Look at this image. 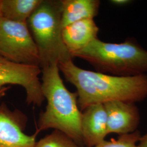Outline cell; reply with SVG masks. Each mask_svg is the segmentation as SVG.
I'll return each instance as SVG.
<instances>
[{"label": "cell", "instance_id": "6da1fadb", "mask_svg": "<svg viewBox=\"0 0 147 147\" xmlns=\"http://www.w3.org/2000/svg\"><path fill=\"white\" fill-rule=\"evenodd\" d=\"M58 68L77 89L78 103L82 111L89 106L112 101L136 103L147 98V75L121 77L84 70L73 60L58 64Z\"/></svg>", "mask_w": 147, "mask_h": 147}, {"label": "cell", "instance_id": "7a4b0ae2", "mask_svg": "<svg viewBox=\"0 0 147 147\" xmlns=\"http://www.w3.org/2000/svg\"><path fill=\"white\" fill-rule=\"evenodd\" d=\"M41 70L42 90L47 105L45 110L40 114L36 132L53 129L67 135L80 147L84 146L82 111L79 109L76 92H71L66 88L59 75L57 64Z\"/></svg>", "mask_w": 147, "mask_h": 147}, {"label": "cell", "instance_id": "3957f363", "mask_svg": "<svg viewBox=\"0 0 147 147\" xmlns=\"http://www.w3.org/2000/svg\"><path fill=\"white\" fill-rule=\"evenodd\" d=\"M72 57L84 60L101 73L121 77L147 75V50L134 38L120 43L97 38Z\"/></svg>", "mask_w": 147, "mask_h": 147}, {"label": "cell", "instance_id": "277c9868", "mask_svg": "<svg viewBox=\"0 0 147 147\" xmlns=\"http://www.w3.org/2000/svg\"><path fill=\"white\" fill-rule=\"evenodd\" d=\"M61 11V0H42L27 21L41 69L73 59L63 42Z\"/></svg>", "mask_w": 147, "mask_h": 147}, {"label": "cell", "instance_id": "5b68a950", "mask_svg": "<svg viewBox=\"0 0 147 147\" xmlns=\"http://www.w3.org/2000/svg\"><path fill=\"white\" fill-rule=\"evenodd\" d=\"M0 56L15 63L40 66L37 47L27 22L0 16Z\"/></svg>", "mask_w": 147, "mask_h": 147}, {"label": "cell", "instance_id": "8992f818", "mask_svg": "<svg viewBox=\"0 0 147 147\" xmlns=\"http://www.w3.org/2000/svg\"><path fill=\"white\" fill-rule=\"evenodd\" d=\"M40 73L38 66L15 63L0 56V93L5 94L9 88L5 87L7 84L21 86L26 93L27 103L40 106L45 100L39 78Z\"/></svg>", "mask_w": 147, "mask_h": 147}, {"label": "cell", "instance_id": "52a82bcc", "mask_svg": "<svg viewBox=\"0 0 147 147\" xmlns=\"http://www.w3.org/2000/svg\"><path fill=\"white\" fill-rule=\"evenodd\" d=\"M27 117L19 110H11L5 102L0 105V147H36V132L27 135L24 130Z\"/></svg>", "mask_w": 147, "mask_h": 147}, {"label": "cell", "instance_id": "ba28073f", "mask_svg": "<svg viewBox=\"0 0 147 147\" xmlns=\"http://www.w3.org/2000/svg\"><path fill=\"white\" fill-rule=\"evenodd\" d=\"M104 105L107 114L108 135L116 134L121 136L138 130L141 117L135 103L112 101Z\"/></svg>", "mask_w": 147, "mask_h": 147}, {"label": "cell", "instance_id": "9c48e42d", "mask_svg": "<svg viewBox=\"0 0 147 147\" xmlns=\"http://www.w3.org/2000/svg\"><path fill=\"white\" fill-rule=\"evenodd\" d=\"M81 132L84 144L93 147L108 135L107 114L104 104L90 105L82 111Z\"/></svg>", "mask_w": 147, "mask_h": 147}, {"label": "cell", "instance_id": "30bf717a", "mask_svg": "<svg viewBox=\"0 0 147 147\" xmlns=\"http://www.w3.org/2000/svg\"><path fill=\"white\" fill-rule=\"evenodd\" d=\"M99 31V28L94 19L77 21L63 28V42L72 56L73 53L82 50L98 38Z\"/></svg>", "mask_w": 147, "mask_h": 147}, {"label": "cell", "instance_id": "8fae6325", "mask_svg": "<svg viewBox=\"0 0 147 147\" xmlns=\"http://www.w3.org/2000/svg\"><path fill=\"white\" fill-rule=\"evenodd\" d=\"M100 6L99 0H61L62 28L77 21L94 19Z\"/></svg>", "mask_w": 147, "mask_h": 147}, {"label": "cell", "instance_id": "7c38bea8", "mask_svg": "<svg viewBox=\"0 0 147 147\" xmlns=\"http://www.w3.org/2000/svg\"><path fill=\"white\" fill-rule=\"evenodd\" d=\"M42 0H2L1 16L11 21L27 22Z\"/></svg>", "mask_w": 147, "mask_h": 147}, {"label": "cell", "instance_id": "4fadbf2b", "mask_svg": "<svg viewBox=\"0 0 147 147\" xmlns=\"http://www.w3.org/2000/svg\"><path fill=\"white\" fill-rule=\"evenodd\" d=\"M36 147H80L65 134L54 130L50 134L37 141Z\"/></svg>", "mask_w": 147, "mask_h": 147}, {"label": "cell", "instance_id": "5bb4252c", "mask_svg": "<svg viewBox=\"0 0 147 147\" xmlns=\"http://www.w3.org/2000/svg\"><path fill=\"white\" fill-rule=\"evenodd\" d=\"M141 136L140 131L137 130L131 134L119 136L117 139L105 140L93 147H137Z\"/></svg>", "mask_w": 147, "mask_h": 147}, {"label": "cell", "instance_id": "9a60e30c", "mask_svg": "<svg viewBox=\"0 0 147 147\" xmlns=\"http://www.w3.org/2000/svg\"><path fill=\"white\" fill-rule=\"evenodd\" d=\"M137 147H147V132L141 136L137 144Z\"/></svg>", "mask_w": 147, "mask_h": 147}, {"label": "cell", "instance_id": "2e32d148", "mask_svg": "<svg viewBox=\"0 0 147 147\" xmlns=\"http://www.w3.org/2000/svg\"><path fill=\"white\" fill-rule=\"evenodd\" d=\"M111 2L115 5H123L129 3L131 1L129 0H112Z\"/></svg>", "mask_w": 147, "mask_h": 147}, {"label": "cell", "instance_id": "e0dca14e", "mask_svg": "<svg viewBox=\"0 0 147 147\" xmlns=\"http://www.w3.org/2000/svg\"><path fill=\"white\" fill-rule=\"evenodd\" d=\"M1 2H2V0H0V16L1 15Z\"/></svg>", "mask_w": 147, "mask_h": 147}, {"label": "cell", "instance_id": "ac0fdd59", "mask_svg": "<svg viewBox=\"0 0 147 147\" xmlns=\"http://www.w3.org/2000/svg\"><path fill=\"white\" fill-rule=\"evenodd\" d=\"M5 94H3V93H0V97L2 96L3 95H4Z\"/></svg>", "mask_w": 147, "mask_h": 147}]
</instances>
